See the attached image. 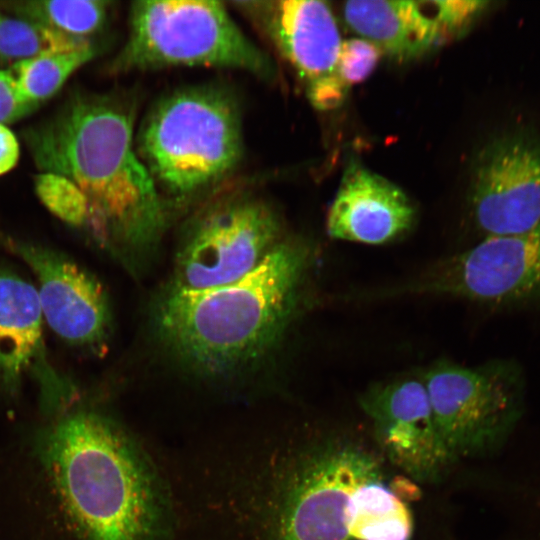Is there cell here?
Here are the masks:
<instances>
[{
  "label": "cell",
  "mask_w": 540,
  "mask_h": 540,
  "mask_svg": "<svg viewBox=\"0 0 540 540\" xmlns=\"http://www.w3.org/2000/svg\"><path fill=\"white\" fill-rule=\"evenodd\" d=\"M308 264L307 247L285 240L234 282L202 290L172 285L155 308L158 334L200 372L221 375L250 365L288 327Z\"/></svg>",
  "instance_id": "obj_2"
},
{
  "label": "cell",
  "mask_w": 540,
  "mask_h": 540,
  "mask_svg": "<svg viewBox=\"0 0 540 540\" xmlns=\"http://www.w3.org/2000/svg\"><path fill=\"white\" fill-rule=\"evenodd\" d=\"M43 314L38 292L17 274L0 268V381L15 390L21 378L33 374L48 409L66 405L71 387L48 363L42 334Z\"/></svg>",
  "instance_id": "obj_13"
},
{
  "label": "cell",
  "mask_w": 540,
  "mask_h": 540,
  "mask_svg": "<svg viewBox=\"0 0 540 540\" xmlns=\"http://www.w3.org/2000/svg\"><path fill=\"white\" fill-rule=\"evenodd\" d=\"M239 69L267 77L269 58L243 33L222 2L137 1L128 36L112 63L116 72L168 67Z\"/></svg>",
  "instance_id": "obj_5"
},
{
  "label": "cell",
  "mask_w": 540,
  "mask_h": 540,
  "mask_svg": "<svg viewBox=\"0 0 540 540\" xmlns=\"http://www.w3.org/2000/svg\"><path fill=\"white\" fill-rule=\"evenodd\" d=\"M34 188L41 203L54 216L72 226L88 224V200L70 179L52 172H41L34 179Z\"/></svg>",
  "instance_id": "obj_21"
},
{
  "label": "cell",
  "mask_w": 540,
  "mask_h": 540,
  "mask_svg": "<svg viewBox=\"0 0 540 540\" xmlns=\"http://www.w3.org/2000/svg\"><path fill=\"white\" fill-rule=\"evenodd\" d=\"M398 291L493 304L540 296V224L521 233L486 236L474 247L433 265Z\"/></svg>",
  "instance_id": "obj_9"
},
{
  "label": "cell",
  "mask_w": 540,
  "mask_h": 540,
  "mask_svg": "<svg viewBox=\"0 0 540 540\" xmlns=\"http://www.w3.org/2000/svg\"><path fill=\"white\" fill-rule=\"evenodd\" d=\"M19 142L14 133L0 124V175L10 171L18 162Z\"/></svg>",
  "instance_id": "obj_25"
},
{
  "label": "cell",
  "mask_w": 540,
  "mask_h": 540,
  "mask_svg": "<svg viewBox=\"0 0 540 540\" xmlns=\"http://www.w3.org/2000/svg\"><path fill=\"white\" fill-rule=\"evenodd\" d=\"M381 461L357 442L325 439L294 454L278 471L269 508L272 540H352V501L383 478Z\"/></svg>",
  "instance_id": "obj_6"
},
{
  "label": "cell",
  "mask_w": 540,
  "mask_h": 540,
  "mask_svg": "<svg viewBox=\"0 0 540 540\" xmlns=\"http://www.w3.org/2000/svg\"><path fill=\"white\" fill-rule=\"evenodd\" d=\"M94 47L47 54L19 62L9 68L23 96L39 106L57 93L69 76L90 61Z\"/></svg>",
  "instance_id": "obj_20"
},
{
  "label": "cell",
  "mask_w": 540,
  "mask_h": 540,
  "mask_svg": "<svg viewBox=\"0 0 540 540\" xmlns=\"http://www.w3.org/2000/svg\"><path fill=\"white\" fill-rule=\"evenodd\" d=\"M411 512L394 488L383 478L361 486L351 507L349 534L352 540H410Z\"/></svg>",
  "instance_id": "obj_17"
},
{
  "label": "cell",
  "mask_w": 540,
  "mask_h": 540,
  "mask_svg": "<svg viewBox=\"0 0 540 540\" xmlns=\"http://www.w3.org/2000/svg\"><path fill=\"white\" fill-rule=\"evenodd\" d=\"M471 208L487 236L521 233L540 224V146L522 138L499 141L476 165Z\"/></svg>",
  "instance_id": "obj_11"
},
{
  "label": "cell",
  "mask_w": 540,
  "mask_h": 540,
  "mask_svg": "<svg viewBox=\"0 0 540 540\" xmlns=\"http://www.w3.org/2000/svg\"><path fill=\"white\" fill-rule=\"evenodd\" d=\"M381 54L375 44L364 38L342 40L336 74L347 87L360 83L373 72Z\"/></svg>",
  "instance_id": "obj_22"
},
{
  "label": "cell",
  "mask_w": 540,
  "mask_h": 540,
  "mask_svg": "<svg viewBox=\"0 0 540 540\" xmlns=\"http://www.w3.org/2000/svg\"><path fill=\"white\" fill-rule=\"evenodd\" d=\"M42 456L84 540H164L168 504L142 451L116 425L79 411L60 419Z\"/></svg>",
  "instance_id": "obj_3"
},
{
  "label": "cell",
  "mask_w": 540,
  "mask_h": 540,
  "mask_svg": "<svg viewBox=\"0 0 540 540\" xmlns=\"http://www.w3.org/2000/svg\"><path fill=\"white\" fill-rule=\"evenodd\" d=\"M346 89L347 86L335 74L307 85V94L316 108L327 110L341 104Z\"/></svg>",
  "instance_id": "obj_24"
},
{
  "label": "cell",
  "mask_w": 540,
  "mask_h": 540,
  "mask_svg": "<svg viewBox=\"0 0 540 540\" xmlns=\"http://www.w3.org/2000/svg\"><path fill=\"white\" fill-rule=\"evenodd\" d=\"M37 107L23 96L10 70L0 69V124L16 122Z\"/></svg>",
  "instance_id": "obj_23"
},
{
  "label": "cell",
  "mask_w": 540,
  "mask_h": 540,
  "mask_svg": "<svg viewBox=\"0 0 540 540\" xmlns=\"http://www.w3.org/2000/svg\"><path fill=\"white\" fill-rule=\"evenodd\" d=\"M415 207L406 193L381 175L351 163L327 215L331 238L384 244L407 232Z\"/></svg>",
  "instance_id": "obj_14"
},
{
  "label": "cell",
  "mask_w": 540,
  "mask_h": 540,
  "mask_svg": "<svg viewBox=\"0 0 540 540\" xmlns=\"http://www.w3.org/2000/svg\"><path fill=\"white\" fill-rule=\"evenodd\" d=\"M384 455L417 480H435L453 462L435 424L423 379L402 378L360 399Z\"/></svg>",
  "instance_id": "obj_10"
},
{
  "label": "cell",
  "mask_w": 540,
  "mask_h": 540,
  "mask_svg": "<svg viewBox=\"0 0 540 540\" xmlns=\"http://www.w3.org/2000/svg\"><path fill=\"white\" fill-rule=\"evenodd\" d=\"M137 148L159 191L174 200L192 199L224 180L240 163L238 105L222 88L177 90L146 116Z\"/></svg>",
  "instance_id": "obj_4"
},
{
  "label": "cell",
  "mask_w": 540,
  "mask_h": 540,
  "mask_svg": "<svg viewBox=\"0 0 540 540\" xmlns=\"http://www.w3.org/2000/svg\"><path fill=\"white\" fill-rule=\"evenodd\" d=\"M341 11L350 30L401 61L424 54L447 37L435 1L352 0Z\"/></svg>",
  "instance_id": "obj_16"
},
{
  "label": "cell",
  "mask_w": 540,
  "mask_h": 540,
  "mask_svg": "<svg viewBox=\"0 0 540 540\" xmlns=\"http://www.w3.org/2000/svg\"><path fill=\"white\" fill-rule=\"evenodd\" d=\"M5 246L35 273L43 318L58 336L77 345L104 340L109 309L98 281L48 248L15 240H7Z\"/></svg>",
  "instance_id": "obj_12"
},
{
  "label": "cell",
  "mask_w": 540,
  "mask_h": 540,
  "mask_svg": "<svg viewBox=\"0 0 540 540\" xmlns=\"http://www.w3.org/2000/svg\"><path fill=\"white\" fill-rule=\"evenodd\" d=\"M257 11L275 46L307 85L336 74L342 39L327 2H258Z\"/></svg>",
  "instance_id": "obj_15"
},
{
  "label": "cell",
  "mask_w": 540,
  "mask_h": 540,
  "mask_svg": "<svg viewBox=\"0 0 540 540\" xmlns=\"http://www.w3.org/2000/svg\"><path fill=\"white\" fill-rule=\"evenodd\" d=\"M92 47L89 39L69 36L36 22L0 12V67L42 55Z\"/></svg>",
  "instance_id": "obj_19"
},
{
  "label": "cell",
  "mask_w": 540,
  "mask_h": 540,
  "mask_svg": "<svg viewBox=\"0 0 540 540\" xmlns=\"http://www.w3.org/2000/svg\"><path fill=\"white\" fill-rule=\"evenodd\" d=\"M280 234L279 218L263 200H221L190 228L177 254L172 285L202 290L234 282L264 260Z\"/></svg>",
  "instance_id": "obj_7"
},
{
  "label": "cell",
  "mask_w": 540,
  "mask_h": 540,
  "mask_svg": "<svg viewBox=\"0 0 540 540\" xmlns=\"http://www.w3.org/2000/svg\"><path fill=\"white\" fill-rule=\"evenodd\" d=\"M434 420L452 460L490 446L517 408V375L503 365L438 363L423 376Z\"/></svg>",
  "instance_id": "obj_8"
},
{
  "label": "cell",
  "mask_w": 540,
  "mask_h": 540,
  "mask_svg": "<svg viewBox=\"0 0 540 540\" xmlns=\"http://www.w3.org/2000/svg\"><path fill=\"white\" fill-rule=\"evenodd\" d=\"M110 2L103 0H24L0 2V6L60 33L88 39L102 28Z\"/></svg>",
  "instance_id": "obj_18"
},
{
  "label": "cell",
  "mask_w": 540,
  "mask_h": 540,
  "mask_svg": "<svg viewBox=\"0 0 540 540\" xmlns=\"http://www.w3.org/2000/svg\"><path fill=\"white\" fill-rule=\"evenodd\" d=\"M42 172L70 179L85 194L98 235L152 242L165 224L163 196L136 152L129 110L107 96H72L48 120L25 130Z\"/></svg>",
  "instance_id": "obj_1"
}]
</instances>
